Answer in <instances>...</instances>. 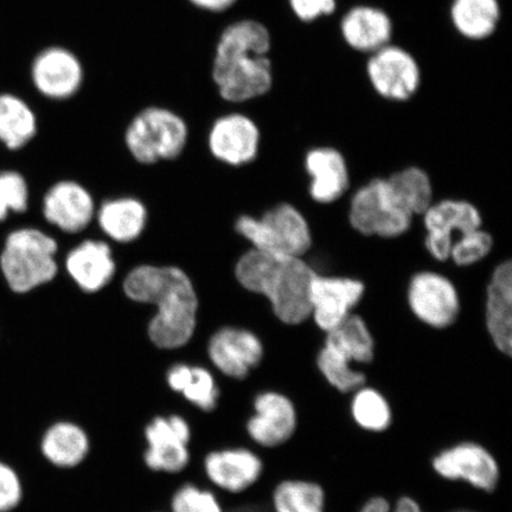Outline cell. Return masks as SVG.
<instances>
[{
	"instance_id": "cell-4",
	"label": "cell",
	"mask_w": 512,
	"mask_h": 512,
	"mask_svg": "<svg viewBox=\"0 0 512 512\" xmlns=\"http://www.w3.org/2000/svg\"><path fill=\"white\" fill-rule=\"evenodd\" d=\"M57 242L37 228H18L6 235L0 252V272L16 294L30 293L56 277Z\"/></svg>"
},
{
	"instance_id": "cell-8",
	"label": "cell",
	"mask_w": 512,
	"mask_h": 512,
	"mask_svg": "<svg viewBox=\"0 0 512 512\" xmlns=\"http://www.w3.org/2000/svg\"><path fill=\"white\" fill-rule=\"evenodd\" d=\"M348 219L364 236L395 239L411 229L414 216L401 206L387 178H375L352 195Z\"/></svg>"
},
{
	"instance_id": "cell-23",
	"label": "cell",
	"mask_w": 512,
	"mask_h": 512,
	"mask_svg": "<svg viewBox=\"0 0 512 512\" xmlns=\"http://www.w3.org/2000/svg\"><path fill=\"white\" fill-rule=\"evenodd\" d=\"M305 169L311 178L309 194L319 204L338 201L350 187L347 162L332 147H318L307 153Z\"/></svg>"
},
{
	"instance_id": "cell-30",
	"label": "cell",
	"mask_w": 512,
	"mask_h": 512,
	"mask_svg": "<svg viewBox=\"0 0 512 512\" xmlns=\"http://www.w3.org/2000/svg\"><path fill=\"white\" fill-rule=\"evenodd\" d=\"M452 19L464 36L482 40L496 29L499 19L497 0H454Z\"/></svg>"
},
{
	"instance_id": "cell-6",
	"label": "cell",
	"mask_w": 512,
	"mask_h": 512,
	"mask_svg": "<svg viewBox=\"0 0 512 512\" xmlns=\"http://www.w3.org/2000/svg\"><path fill=\"white\" fill-rule=\"evenodd\" d=\"M235 228L256 251L304 258L312 248L310 224L302 211L290 203H280L258 219L241 216Z\"/></svg>"
},
{
	"instance_id": "cell-19",
	"label": "cell",
	"mask_w": 512,
	"mask_h": 512,
	"mask_svg": "<svg viewBox=\"0 0 512 512\" xmlns=\"http://www.w3.org/2000/svg\"><path fill=\"white\" fill-rule=\"evenodd\" d=\"M369 78L384 98L407 100L419 87L420 72L413 57L398 47L375 51L368 64Z\"/></svg>"
},
{
	"instance_id": "cell-3",
	"label": "cell",
	"mask_w": 512,
	"mask_h": 512,
	"mask_svg": "<svg viewBox=\"0 0 512 512\" xmlns=\"http://www.w3.org/2000/svg\"><path fill=\"white\" fill-rule=\"evenodd\" d=\"M317 272L298 256L268 254L251 249L236 264L235 275L247 291L270 302L281 323L299 325L311 317V286Z\"/></svg>"
},
{
	"instance_id": "cell-9",
	"label": "cell",
	"mask_w": 512,
	"mask_h": 512,
	"mask_svg": "<svg viewBox=\"0 0 512 512\" xmlns=\"http://www.w3.org/2000/svg\"><path fill=\"white\" fill-rule=\"evenodd\" d=\"M202 482L221 496H239L264 476L265 464L252 448L224 445L207 451L197 464Z\"/></svg>"
},
{
	"instance_id": "cell-32",
	"label": "cell",
	"mask_w": 512,
	"mask_h": 512,
	"mask_svg": "<svg viewBox=\"0 0 512 512\" xmlns=\"http://www.w3.org/2000/svg\"><path fill=\"white\" fill-rule=\"evenodd\" d=\"M169 512H228L226 503L207 484L183 479L169 497Z\"/></svg>"
},
{
	"instance_id": "cell-20",
	"label": "cell",
	"mask_w": 512,
	"mask_h": 512,
	"mask_svg": "<svg viewBox=\"0 0 512 512\" xmlns=\"http://www.w3.org/2000/svg\"><path fill=\"white\" fill-rule=\"evenodd\" d=\"M166 389L185 405L202 415H211L220 407L222 389L213 371L196 364L175 363L166 370Z\"/></svg>"
},
{
	"instance_id": "cell-24",
	"label": "cell",
	"mask_w": 512,
	"mask_h": 512,
	"mask_svg": "<svg viewBox=\"0 0 512 512\" xmlns=\"http://www.w3.org/2000/svg\"><path fill=\"white\" fill-rule=\"evenodd\" d=\"M67 271L82 291L99 292L111 283L115 262L107 243L88 240L76 246L66 259Z\"/></svg>"
},
{
	"instance_id": "cell-16",
	"label": "cell",
	"mask_w": 512,
	"mask_h": 512,
	"mask_svg": "<svg viewBox=\"0 0 512 512\" xmlns=\"http://www.w3.org/2000/svg\"><path fill=\"white\" fill-rule=\"evenodd\" d=\"M433 469L448 480H465L473 488L495 491L499 467L492 454L483 446L463 443L445 450L433 459Z\"/></svg>"
},
{
	"instance_id": "cell-12",
	"label": "cell",
	"mask_w": 512,
	"mask_h": 512,
	"mask_svg": "<svg viewBox=\"0 0 512 512\" xmlns=\"http://www.w3.org/2000/svg\"><path fill=\"white\" fill-rule=\"evenodd\" d=\"M366 293L363 281L316 274L311 286V317L324 334L348 319Z\"/></svg>"
},
{
	"instance_id": "cell-38",
	"label": "cell",
	"mask_w": 512,
	"mask_h": 512,
	"mask_svg": "<svg viewBox=\"0 0 512 512\" xmlns=\"http://www.w3.org/2000/svg\"><path fill=\"white\" fill-rule=\"evenodd\" d=\"M292 9L303 21H313L319 16L334 12L336 0H290Z\"/></svg>"
},
{
	"instance_id": "cell-21",
	"label": "cell",
	"mask_w": 512,
	"mask_h": 512,
	"mask_svg": "<svg viewBox=\"0 0 512 512\" xmlns=\"http://www.w3.org/2000/svg\"><path fill=\"white\" fill-rule=\"evenodd\" d=\"M43 216L64 233H80L92 222L93 197L76 182L63 181L51 187L43 197Z\"/></svg>"
},
{
	"instance_id": "cell-18",
	"label": "cell",
	"mask_w": 512,
	"mask_h": 512,
	"mask_svg": "<svg viewBox=\"0 0 512 512\" xmlns=\"http://www.w3.org/2000/svg\"><path fill=\"white\" fill-rule=\"evenodd\" d=\"M83 67L72 51L53 47L37 56L32 66V80L49 99L67 100L80 91L83 83Z\"/></svg>"
},
{
	"instance_id": "cell-25",
	"label": "cell",
	"mask_w": 512,
	"mask_h": 512,
	"mask_svg": "<svg viewBox=\"0 0 512 512\" xmlns=\"http://www.w3.org/2000/svg\"><path fill=\"white\" fill-rule=\"evenodd\" d=\"M323 349L351 366L369 364L375 356V339L366 320L352 313L336 329L326 332Z\"/></svg>"
},
{
	"instance_id": "cell-5",
	"label": "cell",
	"mask_w": 512,
	"mask_h": 512,
	"mask_svg": "<svg viewBox=\"0 0 512 512\" xmlns=\"http://www.w3.org/2000/svg\"><path fill=\"white\" fill-rule=\"evenodd\" d=\"M142 462L157 476L187 479L192 465L194 430L181 412L158 413L145 422L142 430Z\"/></svg>"
},
{
	"instance_id": "cell-42",
	"label": "cell",
	"mask_w": 512,
	"mask_h": 512,
	"mask_svg": "<svg viewBox=\"0 0 512 512\" xmlns=\"http://www.w3.org/2000/svg\"><path fill=\"white\" fill-rule=\"evenodd\" d=\"M0 351H2V350H0ZM3 352H4V351H3ZM4 354H5V352H4ZM6 355H8V354H6ZM8 356H9V355H8ZM11 358H12V357H11ZM12 360H14V358H12ZM14 361H15V360H14ZM15 362H16V361H15ZM16 363H17V362H16ZM17 364H18V363H17ZM18 366H19V364H18Z\"/></svg>"
},
{
	"instance_id": "cell-40",
	"label": "cell",
	"mask_w": 512,
	"mask_h": 512,
	"mask_svg": "<svg viewBox=\"0 0 512 512\" xmlns=\"http://www.w3.org/2000/svg\"><path fill=\"white\" fill-rule=\"evenodd\" d=\"M189 2L198 9L210 12H222L232 8L238 0H189Z\"/></svg>"
},
{
	"instance_id": "cell-34",
	"label": "cell",
	"mask_w": 512,
	"mask_h": 512,
	"mask_svg": "<svg viewBox=\"0 0 512 512\" xmlns=\"http://www.w3.org/2000/svg\"><path fill=\"white\" fill-rule=\"evenodd\" d=\"M317 367L324 379L338 392L345 394L356 392L366 384V375L362 371H358L351 364L338 360L323 348L317 355Z\"/></svg>"
},
{
	"instance_id": "cell-29",
	"label": "cell",
	"mask_w": 512,
	"mask_h": 512,
	"mask_svg": "<svg viewBox=\"0 0 512 512\" xmlns=\"http://www.w3.org/2000/svg\"><path fill=\"white\" fill-rule=\"evenodd\" d=\"M390 189L409 214L421 216L434 202V190L427 172L412 166L387 178Z\"/></svg>"
},
{
	"instance_id": "cell-13",
	"label": "cell",
	"mask_w": 512,
	"mask_h": 512,
	"mask_svg": "<svg viewBox=\"0 0 512 512\" xmlns=\"http://www.w3.org/2000/svg\"><path fill=\"white\" fill-rule=\"evenodd\" d=\"M208 358L219 373L229 380H246L264 360L261 339L247 329L226 326L216 331L208 343Z\"/></svg>"
},
{
	"instance_id": "cell-33",
	"label": "cell",
	"mask_w": 512,
	"mask_h": 512,
	"mask_svg": "<svg viewBox=\"0 0 512 512\" xmlns=\"http://www.w3.org/2000/svg\"><path fill=\"white\" fill-rule=\"evenodd\" d=\"M352 418L369 432L380 433L392 424V409L384 396L374 388L357 389L351 403Z\"/></svg>"
},
{
	"instance_id": "cell-11",
	"label": "cell",
	"mask_w": 512,
	"mask_h": 512,
	"mask_svg": "<svg viewBox=\"0 0 512 512\" xmlns=\"http://www.w3.org/2000/svg\"><path fill=\"white\" fill-rule=\"evenodd\" d=\"M422 216L426 230L425 248L434 260L445 262L459 235L483 227V216L475 204L446 198L433 202Z\"/></svg>"
},
{
	"instance_id": "cell-15",
	"label": "cell",
	"mask_w": 512,
	"mask_h": 512,
	"mask_svg": "<svg viewBox=\"0 0 512 512\" xmlns=\"http://www.w3.org/2000/svg\"><path fill=\"white\" fill-rule=\"evenodd\" d=\"M92 450L91 433L81 422L69 418L51 421L38 440V451L44 462L61 472L80 469L91 457Z\"/></svg>"
},
{
	"instance_id": "cell-22",
	"label": "cell",
	"mask_w": 512,
	"mask_h": 512,
	"mask_svg": "<svg viewBox=\"0 0 512 512\" xmlns=\"http://www.w3.org/2000/svg\"><path fill=\"white\" fill-rule=\"evenodd\" d=\"M486 331L502 354L512 351V264L503 261L492 272L485 298Z\"/></svg>"
},
{
	"instance_id": "cell-37",
	"label": "cell",
	"mask_w": 512,
	"mask_h": 512,
	"mask_svg": "<svg viewBox=\"0 0 512 512\" xmlns=\"http://www.w3.org/2000/svg\"><path fill=\"white\" fill-rule=\"evenodd\" d=\"M24 488L21 476L9 464L0 460V512H11L21 505Z\"/></svg>"
},
{
	"instance_id": "cell-7",
	"label": "cell",
	"mask_w": 512,
	"mask_h": 512,
	"mask_svg": "<svg viewBox=\"0 0 512 512\" xmlns=\"http://www.w3.org/2000/svg\"><path fill=\"white\" fill-rule=\"evenodd\" d=\"M187 123L178 114L163 107H147L127 127L125 143L134 159L143 164L171 160L188 143Z\"/></svg>"
},
{
	"instance_id": "cell-39",
	"label": "cell",
	"mask_w": 512,
	"mask_h": 512,
	"mask_svg": "<svg viewBox=\"0 0 512 512\" xmlns=\"http://www.w3.org/2000/svg\"><path fill=\"white\" fill-rule=\"evenodd\" d=\"M360 512H390V505L387 499L382 497L371 498ZM393 512H424L418 502L411 497H402L396 503Z\"/></svg>"
},
{
	"instance_id": "cell-28",
	"label": "cell",
	"mask_w": 512,
	"mask_h": 512,
	"mask_svg": "<svg viewBox=\"0 0 512 512\" xmlns=\"http://www.w3.org/2000/svg\"><path fill=\"white\" fill-rule=\"evenodd\" d=\"M36 133V118L29 106L15 96H0V142L6 149H22Z\"/></svg>"
},
{
	"instance_id": "cell-2",
	"label": "cell",
	"mask_w": 512,
	"mask_h": 512,
	"mask_svg": "<svg viewBox=\"0 0 512 512\" xmlns=\"http://www.w3.org/2000/svg\"><path fill=\"white\" fill-rule=\"evenodd\" d=\"M270 32L255 21H240L224 29L213 61V80L221 98L233 104L266 94L272 87Z\"/></svg>"
},
{
	"instance_id": "cell-31",
	"label": "cell",
	"mask_w": 512,
	"mask_h": 512,
	"mask_svg": "<svg viewBox=\"0 0 512 512\" xmlns=\"http://www.w3.org/2000/svg\"><path fill=\"white\" fill-rule=\"evenodd\" d=\"M274 512H324L322 486L306 480H284L272 494Z\"/></svg>"
},
{
	"instance_id": "cell-10",
	"label": "cell",
	"mask_w": 512,
	"mask_h": 512,
	"mask_svg": "<svg viewBox=\"0 0 512 512\" xmlns=\"http://www.w3.org/2000/svg\"><path fill=\"white\" fill-rule=\"evenodd\" d=\"M407 302L414 317L435 330L450 328L462 309L456 285L446 275L434 271L413 275L407 288Z\"/></svg>"
},
{
	"instance_id": "cell-17",
	"label": "cell",
	"mask_w": 512,
	"mask_h": 512,
	"mask_svg": "<svg viewBox=\"0 0 512 512\" xmlns=\"http://www.w3.org/2000/svg\"><path fill=\"white\" fill-rule=\"evenodd\" d=\"M260 132L246 115L233 113L217 119L209 133L211 155L221 162L241 166L258 156Z\"/></svg>"
},
{
	"instance_id": "cell-35",
	"label": "cell",
	"mask_w": 512,
	"mask_h": 512,
	"mask_svg": "<svg viewBox=\"0 0 512 512\" xmlns=\"http://www.w3.org/2000/svg\"><path fill=\"white\" fill-rule=\"evenodd\" d=\"M492 248H494L492 235L483 227L478 228L459 235L453 241L448 260L459 267L476 265L491 253Z\"/></svg>"
},
{
	"instance_id": "cell-27",
	"label": "cell",
	"mask_w": 512,
	"mask_h": 512,
	"mask_svg": "<svg viewBox=\"0 0 512 512\" xmlns=\"http://www.w3.org/2000/svg\"><path fill=\"white\" fill-rule=\"evenodd\" d=\"M342 31L352 48L375 53L387 46L392 36V23L381 10L361 6L344 17Z\"/></svg>"
},
{
	"instance_id": "cell-1",
	"label": "cell",
	"mask_w": 512,
	"mask_h": 512,
	"mask_svg": "<svg viewBox=\"0 0 512 512\" xmlns=\"http://www.w3.org/2000/svg\"><path fill=\"white\" fill-rule=\"evenodd\" d=\"M126 296L133 302L153 304L147 335L155 347L177 350L195 334L198 298L190 278L181 268L143 265L133 268L124 281Z\"/></svg>"
},
{
	"instance_id": "cell-26",
	"label": "cell",
	"mask_w": 512,
	"mask_h": 512,
	"mask_svg": "<svg viewBox=\"0 0 512 512\" xmlns=\"http://www.w3.org/2000/svg\"><path fill=\"white\" fill-rule=\"evenodd\" d=\"M147 211L136 198L123 197L102 203L99 226L114 241L126 243L139 238L146 226Z\"/></svg>"
},
{
	"instance_id": "cell-43",
	"label": "cell",
	"mask_w": 512,
	"mask_h": 512,
	"mask_svg": "<svg viewBox=\"0 0 512 512\" xmlns=\"http://www.w3.org/2000/svg\"><path fill=\"white\" fill-rule=\"evenodd\" d=\"M456 512H472V511H465V510H463V511H456Z\"/></svg>"
},
{
	"instance_id": "cell-41",
	"label": "cell",
	"mask_w": 512,
	"mask_h": 512,
	"mask_svg": "<svg viewBox=\"0 0 512 512\" xmlns=\"http://www.w3.org/2000/svg\"><path fill=\"white\" fill-rule=\"evenodd\" d=\"M151 512H169V511H166V510H155V511H151Z\"/></svg>"
},
{
	"instance_id": "cell-14",
	"label": "cell",
	"mask_w": 512,
	"mask_h": 512,
	"mask_svg": "<svg viewBox=\"0 0 512 512\" xmlns=\"http://www.w3.org/2000/svg\"><path fill=\"white\" fill-rule=\"evenodd\" d=\"M253 414L245 424V431L253 444L262 448L283 446L293 437L297 428V412L286 395L266 390L255 396Z\"/></svg>"
},
{
	"instance_id": "cell-36",
	"label": "cell",
	"mask_w": 512,
	"mask_h": 512,
	"mask_svg": "<svg viewBox=\"0 0 512 512\" xmlns=\"http://www.w3.org/2000/svg\"><path fill=\"white\" fill-rule=\"evenodd\" d=\"M29 200L27 179L14 170L0 171V224L8 221L11 213H25Z\"/></svg>"
}]
</instances>
